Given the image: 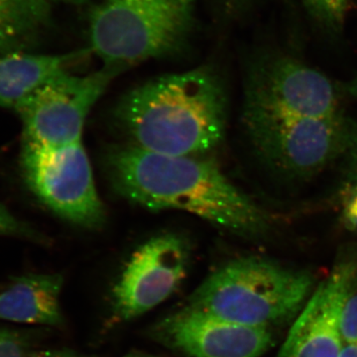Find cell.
<instances>
[{"label": "cell", "instance_id": "6da1fadb", "mask_svg": "<svg viewBox=\"0 0 357 357\" xmlns=\"http://www.w3.org/2000/svg\"><path fill=\"white\" fill-rule=\"evenodd\" d=\"M243 83L244 131L272 172L286 180H307L340 160L351 121L342 86L279 51L252 56Z\"/></svg>", "mask_w": 357, "mask_h": 357}, {"label": "cell", "instance_id": "7a4b0ae2", "mask_svg": "<svg viewBox=\"0 0 357 357\" xmlns=\"http://www.w3.org/2000/svg\"><path fill=\"white\" fill-rule=\"evenodd\" d=\"M119 196L150 211H181L246 238H261L271 215L237 188L213 160L164 155L122 144L105 159Z\"/></svg>", "mask_w": 357, "mask_h": 357}, {"label": "cell", "instance_id": "3957f363", "mask_svg": "<svg viewBox=\"0 0 357 357\" xmlns=\"http://www.w3.org/2000/svg\"><path fill=\"white\" fill-rule=\"evenodd\" d=\"M112 119L126 144L153 153L203 156L225 137L227 89L210 66L163 75L122 96Z\"/></svg>", "mask_w": 357, "mask_h": 357}, {"label": "cell", "instance_id": "277c9868", "mask_svg": "<svg viewBox=\"0 0 357 357\" xmlns=\"http://www.w3.org/2000/svg\"><path fill=\"white\" fill-rule=\"evenodd\" d=\"M314 284L309 272L266 258H238L210 275L188 306L232 323L270 328L304 307Z\"/></svg>", "mask_w": 357, "mask_h": 357}, {"label": "cell", "instance_id": "5b68a950", "mask_svg": "<svg viewBox=\"0 0 357 357\" xmlns=\"http://www.w3.org/2000/svg\"><path fill=\"white\" fill-rule=\"evenodd\" d=\"M196 0H96L89 13V51L124 72L185 48Z\"/></svg>", "mask_w": 357, "mask_h": 357}, {"label": "cell", "instance_id": "8992f818", "mask_svg": "<svg viewBox=\"0 0 357 357\" xmlns=\"http://www.w3.org/2000/svg\"><path fill=\"white\" fill-rule=\"evenodd\" d=\"M122 70L105 67L86 75L63 70L16 107L23 142L60 147L79 142L91 109Z\"/></svg>", "mask_w": 357, "mask_h": 357}, {"label": "cell", "instance_id": "52a82bcc", "mask_svg": "<svg viewBox=\"0 0 357 357\" xmlns=\"http://www.w3.org/2000/svg\"><path fill=\"white\" fill-rule=\"evenodd\" d=\"M21 168L33 194L59 217L86 229L105 222L83 141L60 147L22 143Z\"/></svg>", "mask_w": 357, "mask_h": 357}, {"label": "cell", "instance_id": "ba28073f", "mask_svg": "<svg viewBox=\"0 0 357 357\" xmlns=\"http://www.w3.org/2000/svg\"><path fill=\"white\" fill-rule=\"evenodd\" d=\"M189 246L182 237H152L129 258L112 290V307L119 321H130L168 299L189 266Z\"/></svg>", "mask_w": 357, "mask_h": 357}, {"label": "cell", "instance_id": "9c48e42d", "mask_svg": "<svg viewBox=\"0 0 357 357\" xmlns=\"http://www.w3.org/2000/svg\"><path fill=\"white\" fill-rule=\"evenodd\" d=\"M150 335L191 357H260L273 342L270 328L232 323L190 306L155 324Z\"/></svg>", "mask_w": 357, "mask_h": 357}, {"label": "cell", "instance_id": "30bf717a", "mask_svg": "<svg viewBox=\"0 0 357 357\" xmlns=\"http://www.w3.org/2000/svg\"><path fill=\"white\" fill-rule=\"evenodd\" d=\"M357 283V255L340 258L312 291L277 357H340L344 347L340 316Z\"/></svg>", "mask_w": 357, "mask_h": 357}, {"label": "cell", "instance_id": "8fae6325", "mask_svg": "<svg viewBox=\"0 0 357 357\" xmlns=\"http://www.w3.org/2000/svg\"><path fill=\"white\" fill-rule=\"evenodd\" d=\"M61 274L29 273L0 286V321L24 325L62 326Z\"/></svg>", "mask_w": 357, "mask_h": 357}, {"label": "cell", "instance_id": "7c38bea8", "mask_svg": "<svg viewBox=\"0 0 357 357\" xmlns=\"http://www.w3.org/2000/svg\"><path fill=\"white\" fill-rule=\"evenodd\" d=\"M86 51L42 55L13 51L0 55V107L15 109L35 89L52 77L69 70Z\"/></svg>", "mask_w": 357, "mask_h": 357}, {"label": "cell", "instance_id": "4fadbf2b", "mask_svg": "<svg viewBox=\"0 0 357 357\" xmlns=\"http://www.w3.org/2000/svg\"><path fill=\"white\" fill-rule=\"evenodd\" d=\"M50 16L48 0H0V55L37 36Z\"/></svg>", "mask_w": 357, "mask_h": 357}, {"label": "cell", "instance_id": "5bb4252c", "mask_svg": "<svg viewBox=\"0 0 357 357\" xmlns=\"http://www.w3.org/2000/svg\"><path fill=\"white\" fill-rule=\"evenodd\" d=\"M44 331L16 328L0 324V357H28L36 351Z\"/></svg>", "mask_w": 357, "mask_h": 357}, {"label": "cell", "instance_id": "9a60e30c", "mask_svg": "<svg viewBox=\"0 0 357 357\" xmlns=\"http://www.w3.org/2000/svg\"><path fill=\"white\" fill-rule=\"evenodd\" d=\"M340 190V217L342 225L357 232V176L344 177Z\"/></svg>", "mask_w": 357, "mask_h": 357}, {"label": "cell", "instance_id": "2e32d148", "mask_svg": "<svg viewBox=\"0 0 357 357\" xmlns=\"http://www.w3.org/2000/svg\"><path fill=\"white\" fill-rule=\"evenodd\" d=\"M319 22L333 32H340L349 11V0H316Z\"/></svg>", "mask_w": 357, "mask_h": 357}, {"label": "cell", "instance_id": "e0dca14e", "mask_svg": "<svg viewBox=\"0 0 357 357\" xmlns=\"http://www.w3.org/2000/svg\"><path fill=\"white\" fill-rule=\"evenodd\" d=\"M357 283L345 298L340 316V333L344 344L357 345Z\"/></svg>", "mask_w": 357, "mask_h": 357}, {"label": "cell", "instance_id": "ac0fdd59", "mask_svg": "<svg viewBox=\"0 0 357 357\" xmlns=\"http://www.w3.org/2000/svg\"><path fill=\"white\" fill-rule=\"evenodd\" d=\"M0 236H10L41 241L42 236L29 225L14 217L3 204H0Z\"/></svg>", "mask_w": 357, "mask_h": 357}, {"label": "cell", "instance_id": "d6986e66", "mask_svg": "<svg viewBox=\"0 0 357 357\" xmlns=\"http://www.w3.org/2000/svg\"><path fill=\"white\" fill-rule=\"evenodd\" d=\"M340 160L344 167V177L357 176V121L351 119L347 128L344 151Z\"/></svg>", "mask_w": 357, "mask_h": 357}, {"label": "cell", "instance_id": "ffe728a7", "mask_svg": "<svg viewBox=\"0 0 357 357\" xmlns=\"http://www.w3.org/2000/svg\"><path fill=\"white\" fill-rule=\"evenodd\" d=\"M28 357H89L77 354L72 349H45V351H34Z\"/></svg>", "mask_w": 357, "mask_h": 357}, {"label": "cell", "instance_id": "44dd1931", "mask_svg": "<svg viewBox=\"0 0 357 357\" xmlns=\"http://www.w3.org/2000/svg\"><path fill=\"white\" fill-rule=\"evenodd\" d=\"M342 89H344V95L351 96L352 98H357V73L356 76L342 86Z\"/></svg>", "mask_w": 357, "mask_h": 357}, {"label": "cell", "instance_id": "7402d4cb", "mask_svg": "<svg viewBox=\"0 0 357 357\" xmlns=\"http://www.w3.org/2000/svg\"><path fill=\"white\" fill-rule=\"evenodd\" d=\"M303 4L310 13V15L312 16L314 20L319 21V11L318 7H317L316 0H302Z\"/></svg>", "mask_w": 357, "mask_h": 357}, {"label": "cell", "instance_id": "603a6c76", "mask_svg": "<svg viewBox=\"0 0 357 357\" xmlns=\"http://www.w3.org/2000/svg\"><path fill=\"white\" fill-rule=\"evenodd\" d=\"M340 357H357V345L344 344Z\"/></svg>", "mask_w": 357, "mask_h": 357}, {"label": "cell", "instance_id": "cb8c5ba5", "mask_svg": "<svg viewBox=\"0 0 357 357\" xmlns=\"http://www.w3.org/2000/svg\"><path fill=\"white\" fill-rule=\"evenodd\" d=\"M49 2H61V3L74 4V6H79V4L86 3L89 0H48Z\"/></svg>", "mask_w": 357, "mask_h": 357}, {"label": "cell", "instance_id": "d4e9b609", "mask_svg": "<svg viewBox=\"0 0 357 357\" xmlns=\"http://www.w3.org/2000/svg\"><path fill=\"white\" fill-rule=\"evenodd\" d=\"M124 357H149V356H142V354H129V356H124Z\"/></svg>", "mask_w": 357, "mask_h": 357}]
</instances>
